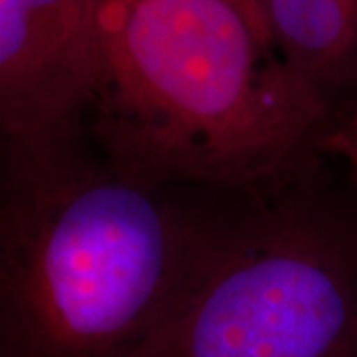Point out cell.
<instances>
[{"label": "cell", "instance_id": "6da1fadb", "mask_svg": "<svg viewBox=\"0 0 357 357\" xmlns=\"http://www.w3.org/2000/svg\"><path fill=\"white\" fill-rule=\"evenodd\" d=\"M333 115L243 0H102L88 139L128 177L255 191L314 161Z\"/></svg>", "mask_w": 357, "mask_h": 357}, {"label": "cell", "instance_id": "7a4b0ae2", "mask_svg": "<svg viewBox=\"0 0 357 357\" xmlns=\"http://www.w3.org/2000/svg\"><path fill=\"white\" fill-rule=\"evenodd\" d=\"M89 151L2 171L0 357H133L171 306L203 215Z\"/></svg>", "mask_w": 357, "mask_h": 357}, {"label": "cell", "instance_id": "3957f363", "mask_svg": "<svg viewBox=\"0 0 357 357\" xmlns=\"http://www.w3.org/2000/svg\"><path fill=\"white\" fill-rule=\"evenodd\" d=\"M201 218L175 298L133 357H357V218L310 163Z\"/></svg>", "mask_w": 357, "mask_h": 357}, {"label": "cell", "instance_id": "277c9868", "mask_svg": "<svg viewBox=\"0 0 357 357\" xmlns=\"http://www.w3.org/2000/svg\"><path fill=\"white\" fill-rule=\"evenodd\" d=\"M102 0H0V137L26 151L86 133Z\"/></svg>", "mask_w": 357, "mask_h": 357}, {"label": "cell", "instance_id": "5b68a950", "mask_svg": "<svg viewBox=\"0 0 357 357\" xmlns=\"http://www.w3.org/2000/svg\"><path fill=\"white\" fill-rule=\"evenodd\" d=\"M286 66L333 105L357 84V0H260Z\"/></svg>", "mask_w": 357, "mask_h": 357}, {"label": "cell", "instance_id": "8992f818", "mask_svg": "<svg viewBox=\"0 0 357 357\" xmlns=\"http://www.w3.org/2000/svg\"><path fill=\"white\" fill-rule=\"evenodd\" d=\"M319 151L342 159L357 185V103L345 114L333 115L319 143Z\"/></svg>", "mask_w": 357, "mask_h": 357}, {"label": "cell", "instance_id": "52a82bcc", "mask_svg": "<svg viewBox=\"0 0 357 357\" xmlns=\"http://www.w3.org/2000/svg\"><path fill=\"white\" fill-rule=\"evenodd\" d=\"M244 4H248V6H252V8H256V10H260L262 13V4H260V0H243ZM264 14V13H262Z\"/></svg>", "mask_w": 357, "mask_h": 357}]
</instances>
